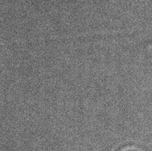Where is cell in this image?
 <instances>
[{
  "instance_id": "6da1fadb",
  "label": "cell",
  "mask_w": 152,
  "mask_h": 151,
  "mask_svg": "<svg viewBox=\"0 0 152 151\" xmlns=\"http://www.w3.org/2000/svg\"><path fill=\"white\" fill-rule=\"evenodd\" d=\"M126 151H136V150H126Z\"/></svg>"
}]
</instances>
